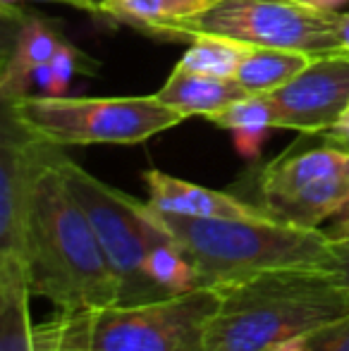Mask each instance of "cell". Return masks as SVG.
<instances>
[{
  "label": "cell",
  "mask_w": 349,
  "mask_h": 351,
  "mask_svg": "<svg viewBox=\"0 0 349 351\" xmlns=\"http://www.w3.org/2000/svg\"><path fill=\"white\" fill-rule=\"evenodd\" d=\"M32 289L19 261H0V351H88L91 311L58 308L32 320Z\"/></svg>",
  "instance_id": "cell-10"
},
{
  "label": "cell",
  "mask_w": 349,
  "mask_h": 351,
  "mask_svg": "<svg viewBox=\"0 0 349 351\" xmlns=\"http://www.w3.org/2000/svg\"><path fill=\"white\" fill-rule=\"evenodd\" d=\"M58 156L34 194L22 254L29 289L65 311L108 308L120 304L117 280L84 208L58 170Z\"/></svg>",
  "instance_id": "cell-2"
},
{
  "label": "cell",
  "mask_w": 349,
  "mask_h": 351,
  "mask_svg": "<svg viewBox=\"0 0 349 351\" xmlns=\"http://www.w3.org/2000/svg\"><path fill=\"white\" fill-rule=\"evenodd\" d=\"M88 3H91V5H93V10H96V17H101L103 5H106V0H88Z\"/></svg>",
  "instance_id": "cell-27"
},
{
  "label": "cell",
  "mask_w": 349,
  "mask_h": 351,
  "mask_svg": "<svg viewBox=\"0 0 349 351\" xmlns=\"http://www.w3.org/2000/svg\"><path fill=\"white\" fill-rule=\"evenodd\" d=\"M220 0H106L101 17L158 41L180 43L182 34Z\"/></svg>",
  "instance_id": "cell-13"
},
{
  "label": "cell",
  "mask_w": 349,
  "mask_h": 351,
  "mask_svg": "<svg viewBox=\"0 0 349 351\" xmlns=\"http://www.w3.org/2000/svg\"><path fill=\"white\" fill-rule=\"evenodd\" d=\"M268 96L280 130L326 134L349 106V53L316 56L292 82Z\"/></svg>",
  "instance_id": "cell-11"
},
{
  "label": "cell",
  "mask_w": 349,
  "mask_h": 351,
  "mask_svg": "<svg viewBox=\"0 0 349 351\" xmlns=\"http://www.w3.org/2000/svg\"><path fill=\"white\" fill-rule=\"evenodd\" d=\"M337 12L304 0H220L194 22L182 41L218 36L247 48H282L309 56L345 53L337 41Z\"/></svg>",
  "instance_id": "cell-7"
},
{
  "label": "cell",
  "mask_w": 349,
  "mask_h": 351,
  "mask_svg": "<svg viewBox=\"0 0 349 351\" xmlns=\"http://www.w3.org/2000/svg\"><path fill=\"white\" fill-rule=\"evenodd\" d=\"M206 351H273L349 315V294L328 270H278L215 287Z\"/></svg>",
  "instance_id": "cell-3"
},
{
  "label": "cell",
  "mask_w": 349,
  "mask_h": 351,
  "mask_svg": "<svg viewBox=\"0 0 349 351\" xmlns=\"http://www.w3.org/2000/svg\"><path fill=\"white\" fill-rule=\"evenodd\" d=\"M335 237V258H333L330 273L349 294V234H333Z\"/></svg>",
  "instance_id": "cell-21"
},
{
  "label": "cell",
  "mask_w": 349,
  "mask_h": 351,
  "mask_svg": "<svg viewBox=\"0 0 349 351\" xmlns=\"http://www.w3.org/2000/svg\"><path fill=\"white\" fill-rule=\"evenodd\" d=\"M215 127L228 130L237 136V146L244 156H256L258 146L265 141L270 130H280L278 110L268 93H252L242 101L232 103L210 117Z\"/></svg>",
  "instance_id": "cell-16"
},
{
  "label": "cell",
  "mask_w": 349,
  "mask_h": 351,
  "mask_svg": "<svg viewBox=\"0 0 349 351\" xmlns=\"http://www.w3.org/2000/svg\"><path fill=\"white\" fill-rule=\"evenodd\" d=\"M304 3L316 5V8H321V10H330V12H340V8L347 5L349 0H304Z\"/></svg>",
  "instance_id": "cell-26"
},
{
  "label": "cell",
  "mask_w": 349,
  "mask_h": 351,
  "mask_svg": "<svg viewBox=\"0 0 349 351\" xmlns=\"http://www.w3.org/2000/svg\"><path fill=\"white\" fill-rule=\"evenodd\" d=\"M58 170L84 208L117 280L120 304H144L189 291L196 275L149 201H136L88 175L60 151Z\"/></svg>",
  "instance_id": "cell-1"
},
{
  "label": "cell",
  "mask_w": 349,
  "mask_h": 351,
  "mask_svg": "<svg viewBox=\"0 0 349 351\" xmlns=\"http://www.w3.org/2000/svg\"><path fill=\"white\" fill-rule=\"evenodd\" d=\"M335 29H337V41H340V48L345 53H349V12H337Z\"/></svg>",
  "instance_id": "cell-25"
},
{
  "label": "cell",
  "mask_w": 349,
  "mask_h": 351,
  "mask_svg": "<svg viewBox=\"0 0 349 351\" xmlns=\"http://www.w3.org/2000/svg\"><path fill=\"white\" fill-rule=\"evenodd\" d=\"M51 67H53V74H56V84H53V91L48 93V96H65L67 84H70V79L75 77V74L96 72V60H91L80 48H75L70 41H65L56 51V56H53Z\"/></svg>",
  "instance_id": "cell-19"
},
{
  "label": "cell",
  "mask_w": 349,
  "mask_h": 351,
  "mask_svg": "<svg viewBox=\"0 0 349 351\" xmlns=\"http://www.w3.org/2000/svg\"><path fill=\"white\" fill-rule=\"evenodd\" d=\"M5 110L29 134L53 146H91V143L149 141L184 122L180 110L158 96H115V98H70V96H27L5 103Z\"/></svg>",
  "instance_id": "cell-5"
},
{
  "label": "cell",
  "mask_w": 349,
  "mask_h": 351,
  "mask_svg": "<svg viewBox=\"0 0 349 351\" xmlns=\"http://www.w3.org/2000/svg\"><path fill=\"white\" fill-rule=\"evenodd\" d=\"M313 58L316 56L282 48H249L234 79L249 93H273L292 82Z\"/></svg>",
  "instance_id": "cell-17"
},
{
  "label": "cell",
  "mask_w": 349,
  "mask_h": 351,
  "mask_svg": "<svg viewBox=\"0 0 349 351\" xmlns=\"http://www.w3.org/2000/svg\"><path fill=\"white\" fill-rule=\"evenodd\" d=\"M321 136L328 143H335V146H340V148H349V106L345 108V112L337 117L335 125Z\"/></svg>",
  "instance_id": "cell-23"
},
{
  "label": "cell",
  "mask_w": 349,
  "mask_h": 351,
  "mask_svg": "<svg viewBox=\"0 0 349 351\" xmlns=\"http://www.w3.org/2000/svg\"><path fill=\"white\" fill-rule=\"evenodd\" d=\"M349 199V148L321 146L289 151L270 160L254 182V199L270 220L321 227Z\"/></svg>",
  "instance_id": "cell-6"
},
{
  "label": "cell",
  "mask_w": 349,
  "mask_h": 351,
  "mask_svg": "<svg viewBox=\"0 0 349 351\" xmlns=\"http://www.w3.org/2000/svg\"><path fill=\"white\" fill-rule=\"evenodd\" d=\"M328 222H330V227H328L330 234H349V199Z\"/></svg>",
  "instance_id": "cell-24"
},
{
  "label": "cell",
  "mask_w": 349,
  "mask_h": 351,
  "mask_svg": "<svg viewBox=\"0 0 349 351\" xmlns=\"http://www.w3.org/2000/svg\"><path fill=\"white\" fill-rule=\"evenodd\" d=\"M144 184L149 191V204L163 213L184 217H228V220H249L268 217L256 204L230 191L208 189L180 177L165 175L160 170H146ZM270 220V217H268Z\"/></svg>",
  "instance_id": "cell-12"
},
{
  "label": "cell",
  "mask_w": 349,
  "mask_h": 351,
  "mask_svg": "<svg viewBox=\"0 0 349 351\" xmlns=\"http://www.w3.org/2000/svg\"><path fill=\"white\" fill-rule=\"evenodd\" d=\"M302 351H349V315L306 335Z\"/></svg>",
  "instance_id": "cell-20"
},
{
  "label": "cell",
  "mask_w": 349,
  "mask_h": 351,
  "mask_svg": "<svg viewBox=\"0 0 349 351\" xmlns=\"http://www.w3.org/2000/svg\"><path fill=\"white\" fill-rule=\"evenodd\" d=\"M156 96L184 117H206L210 120L232 103L252 96L237 79L210 77V74L175 70L165 79Z\"/></svg>",
  "instance_id": "cell-15"
},
{
  "label": "cell",
  "mask_w": 349,
  "mask_h": 351,
  "mask_svg": "<svg viewBox=\"0 0 349 351\" xmlns=\"http://www.w3.org/2000/svg\"><path fill=\"white\" fill-rule=\"evenodd\" d=\"M19 3H24V0H0L3 14H19ZM34 3H58V5H67V8L82 10V12L96 14V10H93V5L88 0H34Z\"/></svg>",
  "instance_id": "cell-22"
},
{
  "label": "cell",
  "mask_w": 349,
  "mask_h": 351,
  "mask_svg": "<svg viewBox=\"0 0 349 351\" xmlns=\"http://www.w3.org/2000/svg\"><path fill=\"white\" fill-rule=\"evenodd\" d=\"M218 294L210 287L91 311L88 351H206Z\"/></svg>",
  "instance_id": "cell-8"
},
{
  "label": "cell",
  "mask_w": 349,
  "mask_h": 351,
  "mask_svg": "<svg viewBox=\"0 0 349 351\" xmlns=\"http://www.w3.org/2000/svg\"><path fill=\"white\" fill-rule=\"evenodd\" d=\"M60 146L36 139L3 112L0 132V261L22 263L34 194Z\"/></svg>",
  "instance_id": "cell-9"
},
{
  "label": "cell",
  "mask_w": 349,
  "mask_h": 351,
  "mask_svg": "<svg viewBox=\"0 0 349 351\" xmlns=\"http://www.w3.org/2000/svg\"><path fill=\"white\" fill-rule=\"evenodd\" d=\"M247 53H249L247 46L228 41V38L196 36L189 41V48H186V53L180 58V62L175 67L184 72L234 79V74H237Z\"/></svg>",
  "instance_id": "cell-18"
},
{
  "label": "cell",
  "mask_w": 349,
  "mask_h": 351,
  "mask_svg": "<svg viewBox=\"0 0 349 351\" xmlns=\"http://www.w3.org/2000/svg\"><path fill=\"white\" fill-rule=\"evenodd\" d=\"M189 258L199 287H223L278 270H328L335 237L321 227H297L268 217H184L154 208Z\"/></svg>",
  "instance_id": "cell-4"
},
{
  "label": "cell",
  "mask_w": 349,
  "mask_h": 351,
  "mask_svg": "<svg viewBox=\"0 0 349 351\" xmlns=\"http://www.w3.org/2000/svg\"><path fill=\"white\" fill-rule=\"evenodd\" d=\"M65 38L58 34L51 22L41 17H29L22 22L14 43L5 58L3 72H0V96L3 103H12L27 96L29 86L34 84V72L41 65L53 60L58 48Z\"/></svg>",
  "instance_id": "cell-14"
}]
</instances>
